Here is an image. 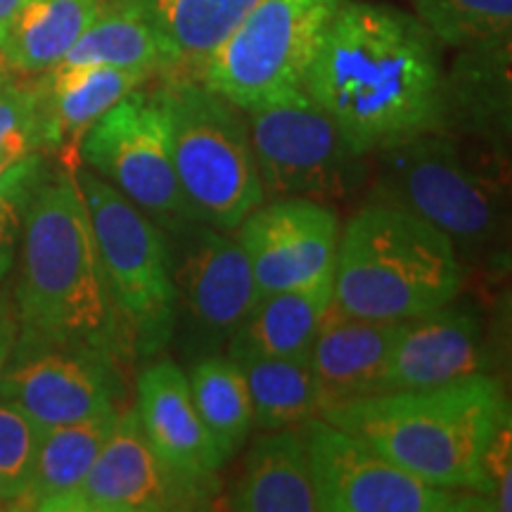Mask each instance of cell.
Instances as JSON below:
<instances>
[{"label":"cell","mask_w":512,"mask_h":512,"mask_svg":"<svg viewBox=\"0 0 512 512\" xmlns=\"http://www.w3.org/2000/svg\"><path fill=\"white\" fill-rule=\"evenodd\" d=\"M444 72L437 38L411 12L342 0L320 36L304 88L351 150L370 157L441 131Z\"/></svg>","instance_id":"6da1fadb"},{"label":"cell","mask_w":512,"mask_h":512,"mask_svg":"<svg viewBox=\"0 0 512 512\" xmlns=\"http://www.w3.org/2000/svg\"><path fill=\"white\" fill-rule=\"evenodd\" d=\"M19 330L79 342L124 366L133 344L102 268L74 169L43 174L22 211Z\"/></svg>","instance_id":"7a4b0ae2"},{"label":"cell","mask_w":512,"mask_h":512,"mask_svg":"<svg viewBox=\"0 0 512 512\" xmlns=\"http://www.w3.org/2000/svg\"><path fill=\"white\" fill-rule=\"evenodd\" d=\"M508 411L498 377L470 375L439 387L337 403L320 418L422 482L475 494L486 444Z\"/></svg>","instance_id":"3957f363"},{"label":"cell","mask_w":512,"mask_h":512,"mask_svg":"<svg viewBox=\"0 0 512 512\" xmlns=\"http://www.w3.org/2000/svg\"><path fill=\"white\" fill-rule=\"evenodd\" d=\"M465 268L453 242L413 211L370 200L339 233L332 306L403 320L458 299Z\"/></svg>","instance_id":"277c9868"},{"label":"cell","mask_w":512,"mask_h":512,"mask_svg":"<svg viewBox=\"0 0 512 512\" xmlns=\"http://www.w3.org/2000/svg\"><path fill=\"white\" fill-rule=\"evenodd\" d=\"M375 200L439 228L460 259H489L508 235V155L446 131L375 152Z\"/></svg>","instance_id":"5b68a950"},{"label":"cell","mask_w":512,"mask_h":512,"mask_svg":"<svg viewBox=\"0 0 512 512\" xmlns=\"http://www.w3.org/2000/svg\"><path fill=\"white\" fill-rule=\"evenodd\" d=\"M157 91L192 216L235 233L266 200L245 112L197 79H159Z\"/></svg>","instance_id":"8992f818"},{"label":"cell","mask_w":512,"mask_h":512,"mask_svg":"<svg viewBox=\"0 0 512 512\" xmlns=\"http://www.w3.org/2000/svg\"><path fill=\"white\" fill-rule=\"evenodd\" d=\"M102 268L133 354L157 356L176 335V290L164 230L91 169H74Z\"/></svg>","instance_id":"52a82bcc"},{"label":"cell","mask_w":512,"mask_h":512,"mask_svg":"<svg viewBox=\"0 0 512 512\" xmlns=\"http://www.w3.org/2000/svg\"><path fill=\"white\" fill-rule=\"evenodd\" d=\"M242 112L268 197L347 200L370 178L368 157L351 150L304 86L268 95Z\"/></svg>","instance_id":"ba28073f"},{"label":"cell","mask_w":512,"mask_h":512,"mask_svg":"<svg viewBox=\"0 0 512 512\" xmlns=\"http://www.w3.org/2000/svg\"><path fill=\"white\" fill-rule=\"evenodd\" d=\"M342 0H259L211 53L200 81L240 110L304 86L313 55Z\"/></svg>","instance_id":"9c48e42d"},{"label":"cell","mask_w":512,"mask_h":512,"mask_svg":"<svg viewBox=\"0 0 512 512\" xmlns=\"http://www.w3.org/2000/svg\"><path fill=\"white\" fill-rule=\"evenodd\" d=\"M79 157L162 230L195 221L171 159L169 124L157 86L136 88L102 114L83 136Z\"/></svg>","instance_id":"30bf717a"},{"label":"cell","mask_w":512,"mask_h":512,"mask_svg":"<svg viewBox=\"0 0 512 512\" xmlns=\"http://www.w3.org/2000/svg\"><path fill=\"white\" fill-rule=\"evenodd\" d=\"M318 512H463L494 510L489 498L439 489L384 460L361 439L328 420L304 422Z\"/></svg>","instance_id":"8fae6325"},{"label":"cell","mask_w":512,"mask_h":512,"mask_svg":"<svg viewBox=\"0 0 512 512\" xmlns=\"http://www.w3.org/2000/svg\"><path fill=\"white\" fill-rule=\"evenodd\" d=\"M164 235L176 290V332H185L195 358L216 354L259 299L247 256L238 238L200 221Z\"/></svg>","instance_id":"7c38bea8"},{"label":"cell","mask_w":512,"mask_h":512,"mask_svg":"<svg viewBox=\"0 0 512 512\" xmlns=\"http://www.w3.org/2000/svg\"><path fill=\"white\" fill-rule=\"evenodd\" d=\"M121 363L79 342L19 330L0 396L22 408L41 430L119 411Z\"/></svg>","instance_id":"4fadbf2b"},{"label":"cell","mask_w":512,"mask_h":512,"mask_svg":"<svg viewBox=\"0 0 512 512\" xmlns=\"http://www.w3.org/2000/svg\"><path fill=\"white\" fill-rule=\"evenodd\" d=\"M214 494L216 479H192L166 465L143 434L136 411H126L86 477L48 503L46 512L195 510Z\"/></svg>","instance_id":"5bb4252c"},{"label":"cell","mask_w":512,"mask_h":512,"mask_svg":"<svg viewBox=\"0 0 512 512\" xmlns=\"http://www.w3.org/2000/svg\"><path fill=\"white\" fill-rule=\"evenodd\" d=\"M235 233L261 297L330 280L342 230L328 204L280 197L261 202Z\"/></svg>","instance_id":"9a60e30c"},{"label":"cell","mask_w":512,"mask_h":512,"mask_svg":"<svg viewBox=\"0 0 512 512\" xmlns=\"http://www.w3.org/2000/svg\"><path fill=\"white\" fill-rule=\"evenodd\" d=\"M482 311L456 299L396 323L387 366V392L439 387L494 366Z\"/></svg>","instance_id":"2e32d148"},{"label":"cell","mask_w":512,"mask_h":512,"mask_svg":"<svg viewBox=\"0 0 512 512\" xmlns=\"http://www.w3.org/2000/svg\"><path fill=\"white\" fill-rule=\"evenodd\" d=\"M136 415L143 434L166 465L192 479H216L226 465L192 401L188 375L159 358L138 375Z\"/></svg>","instance_id":"e0dca14e"},{"label":"cell","mask_w":512,"mask_h":512,"mask_svg":"<svg viewBox=\"0 0 512 512\" xmlns=\"http://www.w3.org/2000/svg\"><path fill=\"white\" fill-rule=\"evenodd\" d=\"M510 105V36L460 48L444 72L441 131L508 155Z\"/></svg>","instance_id":"ac0fdd59"},{"label":"cell","mask_w":512,"mask_h":512,"mask_svg":"<svg viewBox=\"0 0 512 512\" xmlns=\"http://www.w3.org/2000/svg\"><path fill=\"white\" fill-rule=\"evenodd\" d=\"M147 81L143 74L105 64H57L41 74L34 83L41 152L76 155L95 121Z\"/></svg>","instance_id":"d6986e66"},{"label":"cell","mask_w":512,"mask_h":512,"mask_svg":"<svg viewBox=\"0 0 512 512\" xmlns=\"http://www.w3.org/2000/svg\"><path fill=\"white\" fill-rule=\"evenodd\" d=\"M396 323L399 320L351 316L330 306L311 347L323 411L337 403L387 392L384 382Z\"/></svg>","instance_id":"ffe728a7"},{"label":"cell","mask_w":512,"mask_h":512,"mask_svg":"<svg viewBox=\"0 0 512 512\" xmlns=\"http://www.w3.org/2000/svg\"><path fill=\"white\" fill-rule=\"evenodd\" d=\"M155 31L157 79H197L204 64L259 0H126Z\"/></svg>","instance_id":"44dd1931"},{"label":"cell","mask_w":512,"mask_h":512,"mask_svg":"<svg viewBox=\"0 0 512 512\" xmlns=\"http://www.w3.org/2000/svg\"><path fill=\"white\" fill-rule=\"evenodd\" d=\"M238 512H318L302 430L261 432L223 496Z\"/></svg>","instance_id":"7402d4cb"},{"label":"cell","mask_w":512,"mask_h":512,"mask_svg":"<svg viewBox=\"0 0 512 512\" xmlns=\"http://www.w3.org/2000/svg\"><path fill=\"white\" fill-rule=\"evenodd\" d=\"M332 306V278L323 283L261 294L226 342V356L304 358Z\"/></svg>","instance_id":"603a6c76"},{"label":"cell","mask_w":512,"mask_h":512,"mask_svg":"<svg viewBox=\"0 0 512 512\" xmlns=\"http://www.w3.org/2000/svg\"><path fill=\"white\" fill-rule=\"evenodd\" d=\"M100 3L102 0H22L0 29V60L17 74L50 72L91 27Z\"/></svg>","instance_id":"cb8c5ba5"},{"label":"cell","mask_w":512,"mask_h":512,"mask_svg":"<svg viewBox=\"0 0 512 512\" xmlns=\"http://www.w3.org/2000/svg\"><path fill=\"white\" fill-rule=\"evenodd\" d=\"M119 413L121 411L100 413L93 418L43 430L38 439L29 489L17 508L46 512L48 503L72 491L91 470L107 437L117 425Z\"/></svg>","instance_id":"d4e9b609"},{"label":"cell","mask_w":512,"mask_h":512,"mask_svg":"<svg viewBox=\"0 0 512 512\" xmlns=\"http://www.w3.org/2000/svg\"><path fill=\"white\" fill-rule=\"evenodd\" d=\"M252 399L254 427L259 432L297 430L320 418V394L311 356L304 358H238Z\"/></svg>","instance_id":"484cf974"},{"label":"cell","mask_w":512,"mask_h":512,"mask_svg":"<svg viewBox=\"0 0 512 512\" xmlns=\"http://www.w3.org/2000/svg\"><path fill=\"white\" fill-rule=\"evenodd\" d=\"M188 384L197 413L221 458L233 460L254 430V411L245 375L230 356L209 354L192 361Z\"/></svg>","instance_id":"4316f807"},{"label":"cell","mask_w":512,"mask_h":512,"mask_svg":"<svg viewBox=\"0 0 512 512\" xmlns=\"http://www.w3.org/2000/svg\"><path fill=\"white\" fill-rule=\"evenodd\" d=\"M60 64H105L155 79L162 74V50L150 24L126 0H102L91 27Z\"/></svg>","instance_id":"83f0119b"},{"label":"cell","mask_w":512,"mask_h":512,"mask_svg":"<svg viewBox=\"0 0 512 512\" xmlns=\"http://www.w3.org/2000/svg\"><path fill=\"white\" fill-rule=\"evenodd\" d=\"M439 46L467 48L510 36L512 0H411Z\"/></svg>","instance_id":"f1b7e54d"},{"label":"cell","mask_w":512,"mask_h":512,"mask_svg":"<svg viewBox=\"0 0 512 512\" xmlns=\"http://www.w3.org/2000/svg\"><path fill=\"white\" fill-rule=\"evenodd\" d=\"M41 432L22 408L0 396V501L12 508L29 489Z\"/></svg>","instance_id":"f546056e"},{"label":"cell","mask_w":512,"mask_h":512,"mask_svg":"<svg viewBox=\"0 0 512 512\" xmlns=\"http://www.w3.org/2000/svg\"><path fill=\"white\" fill-rule=\"evenodd\" d=\"M475 494L489 498L496 512L512 510V415H503L479 463Z\"/></svg>","instance_id":"4dcf8cb0"},{"label":"cell","mask_w":512,"mask_h":512,"mask_svg":"<svg viewBox=\"0 0 512 512\" xmlns=\"http://www.w3.org/2000/svg\"><path fill=\"white\" fill-rule=\"evenodd\" d=\"M27 147L41 152L36 121V88L0 76V150Z\"/></svg>","instance_id":"1f68e13d"},{"label":"cell","mask_w":512,"mask_h":512,"mask_svg":"<svg viewBox=\"0 0 512 512\" xmlns=\"http://www.w3.org/2000/svg\"><path fill=\"white\" fill-rule=\"evenodd\" d=\"M29 195H0V280L10 268V256L22 228V211Z\"/></svg>","instance_id":"d6a6232c"},{"label":"cell","mask_w":512,"mask_h":512,"mask_svg":"<svg viewBox=\"0 0 512 512\" xmlns=\"http://www.w3.org/2000/svg\"><path fill=\"white\" fill-rule=\"evenodd\" d=\"M19 332V320L15 311V299L0 287V375H3L5 363H8L10 351L15 347Z\"/></svg>","instance_id":"836d02e7"},{"label":"cell","mask_w":512,"mask_h":512,"mask_svg":"<svg viewBox=\"0 0 512 512\" xmlns=\"http://www.w3.org/2000/svg\"><path fill=\"white\" fill-rule=\"evenodd\" d=\"M19 3H22V0H0V29L5 27V22H8L12 12L17 10Z\"/></svg>","instance_id":"e575fe53"}]
</instances>
